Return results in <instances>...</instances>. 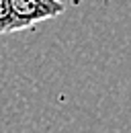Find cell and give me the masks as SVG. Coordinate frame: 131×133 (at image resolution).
Masks as SVG:
<instances>
[{
	"label": "cell",
	"mask_w": 131,
	"mask_h": 133,
	"mask_svg": "<svg viewBox=\"0 0 131 133\" xmlns=\"http://www.w3.org/2000/svg\"><path fill=\"white\" fill-rule=\"evenodd\" d=\"M12 12V33L60 17L66 10L62 0H8Z\"/></svg>",
	"instance_id": "cell-1"
},
{
	"label": "cell",
	"mask_w": 131,
	"mask_h": 133,
	"mask_svg": "<svg viewBox=\"0 0 131 133\" xmlns=\"http://www.w3.org/2000/svg\"><path fill=\"white\" fill-rule=\"evenodd\" d=\"M12 33V12H10V2L0 0V35Z\"/></svg>",
	"instance_id": "cell-2"
}]
</instances>
